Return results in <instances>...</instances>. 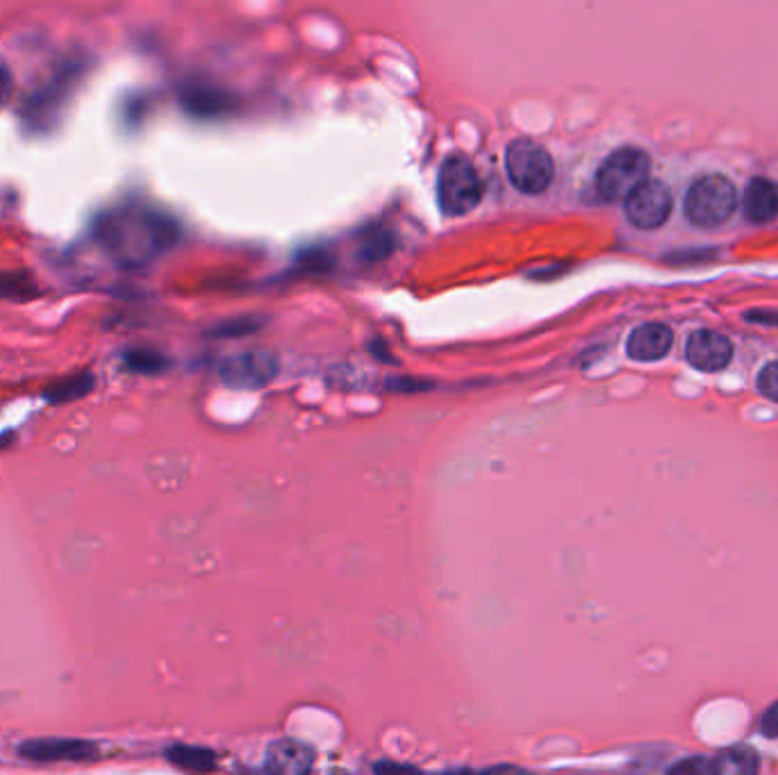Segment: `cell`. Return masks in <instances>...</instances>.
<instances>
[{
    "label": "cell",
    "instance_id": "1",
    "mask_svg": "<svg viewBox=\"0 0 778 775\" xmlns=\"http://www.w3.org/2000/svg\"><path fill=\"white\" fill-rule=\"evenodd\" d=\"M181 237L171 216L139 203L103 212L94 223V239L109 260L124 269H139L153 262Z\"/></svg>",
    "mask_w": 778,
    "mask_h": 775
},
{
    "label": "cell",
    "instance_id": "2",
    "mask_svg": "<svg viewBox=\"0 0 778 775\" xmlns=\"http://www.w3.org/2000/svg\"><path fill=\"white\" fill-rule=\"evenodd\" d=\"M86 73L84 62L71 60L57 67L55 73L25 98L21 107L23 128L33 134H48L62 124L65 114Z\"/></svg>",
    "mask_w": 778,
    "mask_h": 775
},
{
    "label": "cell",
    "instance_id": "3",
    "mask_svg": "<svg viewBox=\"0 0 778 775\" xmlns=\"http://www.w3.org/2000/svg\"><path fill=\"white\" fill-rule=\"evenodd\" d=\"M738 206V191L724 176H704L692 183L685 196V216L699 227L724 225Z\"/></svg>",
    "mask_w": 778,
    "mask_h": 775
},
{
    "label": "cell",
    "instance_id": "4",
    "mask_svg": "<svg viewBox=\"0 0 778 775\" xmlns=\"http://www.w3.org/2000/svg\"><path fill=\"white\" fill-rule=\"evenodd\" d=\"M506 174L514 189L535 196L554 183V157L533 139H514L506 151Z\"/></svg>",
    "mask_w": 778,
    "mask_h": 775
},
{
    "label": "cell",
    "instance_id": "5",
    "mask_svg": "<svg viewBox=\"0 0 778 775\" xmlns=\"http://www.w3.org/2000/svg\"><path fill=\"white\" fill-rule=\"evenodd\" d=\"M649 168L651 160L642 149H617L603 160L596 171V191L603 200H608V203L628 198L640 185L647 183Z\"/></svg>",
    "mask_w": 778,
    "mask_h": 775
},
{
    "label": "cell",
    "instance_id": "6",
    "mask_svg": "<svg viewBox=\"0 0 778 775\" xmlns=\"http://www.w3.org/2000/svg\"><path fill=\"white\" fill-rule=\"evenodd\" d=\"M483 198V183L476 166L465 155H451L438 176V200L446 216H465Z\"/></svg>",
    "mask_w": 778,
    "mask_h": 775
},
{
    "label": "cell",
    "instance_id": "7",
    "mask_svg": "<svg viewBox=\"0 0 778 775\" xmlns=\"http://www.w3.org/2000/svg\"><path fill=\"white\" fill-rule=\"evenodd\" d=\"M672 208H674L672 191L660 180H647L645 185H640L636 191H632L624 203L626 219L640 230L660 227L670 219Z\"/></svg>",
    "mask_w": 778,
    "mask_h": 775
},
{
    "label": "cell",
    "instance_id": "8",
    "mask_svg": "<svg viewBox=\"0 0 778 775\" xmlns=\"http://www.w3.org/2000/svg\"><path fill=\"white\" fill-rule=\"evenodd\" d=\"M278 360L267 351H248L230 357L221 366V378L230 389H259L278 376Z\"/></svg>",
    "mask_w": 778,
    "mask_h": 775
},
{
    "label": "cell",
    "instance_id": "9",
    "mask_svg": "<svg viewBox=\"0 0 778 775\" xmlns=\"http://www.w3.org/2000/svg\"><path fill=\"white\" fill-rule=\"evenodd\" d=\"M19 755L31 762H86L98 758V745L86 739L42 737L23 741Z\"/></svg>",
    "mask_w": 778,
    "mask_h": 775
},
{
    "label": "cell",
    "instance_id": "10",
    "mask_svg": "<svg viewBox=\"0 0 778 775\" xmlns=\"http://www.w3.org/2000/svg\"><path fill=\"white\" fill-rule=\"evenodd\" d=\"M687 362L706 373L722 371L733 360V343L729 337L715 330H697L692 332L685 343Z\"/></svg>",
    "mask_w": 778,
    "mask_h": 775
},
{
    "label": "cell",
    "instance_id": "11",
    "mask_svg": "<svg viewBox=\"0 0 778 775\" xmlns=\"http://www.w3.org/2000/svg\"><path fill=\"white\" fill-rule=\"evenodd\" d=\"M314 751L297 739H278L267 749L259 775H310Z\"/></svg>",
    "mask_w": 778,
    "mask_h": 775
},
{
    "label": "cell",
    "instance_id": "12",
    "mask_svg": "<svg viewBox=\"0 0 778 775\" xmlns=\"http://www.w3.org/2000/svg\"><path fill=\"white\" fill-rule=\"evenodd\" d=\"M672 328L665 324H645L628 334L626 353L636 362H658L672 351Z\"/></svg>",
    "mask_w": 778,
    "mask_h": 775
},
{
    "label": "cell",
    "instance_id": "13",
    "mask_svg": "<svg viewBox=\"0 0 778 775\" xmlns=\"http://www.w3.org/2000/svg\"><path fill=\"white\" fill-rule=\"evenodd\" d=\"M744 214L752 223H769L778 216V185L769 178H754L744 191Z\"/></svg>",
    "mask_w": 778,
    "mask_h": 775
},
{
    "label": "cell",
    "instance_id": "14",
    "mask_svg": "<svg viewBox=\"0 0 778 775\" xmlns=\"http://www.w3.org/2000/svg\"><path fill=\"white\" fill-rule=\"evenodd\" d=\"M181 103L183 107L194 114V117H217L225 107H228V98L208 87V84H198V82H189L181 90Z\"/></svg>",
    "mask_w": 778,
    "mask_h": 775
},
{
    "label": "cell",
    "instance_id": "15",
    "mask_svg": "<svg viewBox=\"0 0 778 775\" xmlns=\"http://www.w3.org/2000/svg\"><path fill=\"white\" fill-rule=\"evenodd\" d=\"M166 760L189 773H212L217 768V753L204 745H189V743H173L166 749Z\"/></svg>",
    "mask_w": 778,
    "mask_h": 775
},
{
    "label": "cell",
    "instance_id": "16",
    "mask_svg": "<svg viewBox=\"0 0 778 775\" xmlns=\"http://www.w3.org/2000/svg\"><path fill=\"white\" fill-rule=\"evenodd\" d=\"M717 775H758L760 758L748 745H733L715 758Z\"/></svg>",
    "mask_w": 778,
    "mask_h": 775
},
{
    "label": "cell",
    "instance_id": "17",
    "mask_svg": "<svg viewBox=\"0 0 778 775\" xmlns=\"http://www.w3.org/2000/svg\"><path fill=\"white\" fill-rule=\"evenodd\" d=\"M94 373L92 371H82V373H73V376L53 383L46 391L44 398L53 406H62V403H71V400L84 398L94 389Z\"/></svg>",
    "mask_w": 778,
    "mask_h": 775
},
{
    "label": "cell",
    "instance_id": "18",
    "mask_svg": "<svg viewBox=\"0 0 778 775\" xmlns=\"http://www.w3.org/2000/svg\"><path fill=\"white\" fill-rule=\"evenodd\" d=\"M39 294V282L31 271H0V301L25 303Z\"/></svg>",
    "mask_w": 778,
    "mask_h": 775
},
{
    "label": "cell",
    "instance_id": "19",
    "mask_svg": "<svg viewBox=\"0 0 778 775\" xmlns=\"http://www.w3.org/2000/svg\"><path fill=\"white\" fill-rule=\"evenodd\" d=\"M126 368L132 373H143V376H153L166 368V357L153 349H132L124 355Z\"/></svg>",
    "mask_w": 778,
    "mask_h": 775
},
{
    "label": "cell",
    "instance_id": "20",
    "mask_svg": "<svg viewBox=\"0 0 778 775\" xmlns=\"http://www.w3.org/2000/svg\"><path fill=\"white\" fill-rule=\"evenodd\" d=\"M667 775H717V768H715V760L704 758V755H695V758L678 760L667 771Z\"/></svg>",
    "mask_w": 778,
    "mask_h": 775
},
{
    "label": "cell",
    "instance_id": "21",
    "mask_svg": "<svg viewBox=\"0 0 778 775\" xmlns=\"http://www.w3.org/2000/svg\"><path fill=\"white\" fill-rule=\"evenodd\" d=\"M758 391L778 403V362L767 364L760 373H758Z\"/></svg>",
    "mask_w": 778,
    "mask_h": 775
},
{
    "label": "cell",
    "instance_id": "22",
    "mask_svg": "<svg viewBox=\"0 0 778 775\" xmlns=\"http://www.w3.org/2000/svg\"><path fill=\"white\" fill-rule=\"evenodd\" d=\"M373 775H421V771L413 764L381 760V762L373 764Z\"/></svg>",
    "mask_w": 778,
    "mask_h": 775
},
{
    "label": "cell",
    "instance_id": "23",
    "mask_svg": "<svg viewBox=\"0 0 778 775\" xmlns=\"http://www.w3.org/2000/svg\"><path fill=\"white\" fill-rule=\"evenodd\" d=\"M758 730L767 739H778V701H774L763 714L758 721Z\"/></svg>",
    "mask_w": 778,
    "mask_h": 775
},
{
    "label": "cell",
    "instance_id": "24",
    "mask_svg": "<svg viewBox=\"0 0 778 775\" xmlns=\"http://www.w3.org/2000/svg\"><path fill=\"white\" fill-rule=\"evenodd\" d=\"M12 90H14L12 73L8 67L0 64V107H3L12 98Z\"/></svg>",
    "mask_w": 778,
    "mask_h": 775
},
{
    "label": "cell",
    "instance_id": "25",
    "mask_svg": "<svg viewBox=\"0 0 778 775\" xmlns=\"http://www.w3.org/2000/svg\"><path fill=\"white\" fill-rule=\"evenodd\" d=\"M478 775H533V773L522 766H514V764H497V766L483 768Z\"/></svg>",
    "mask_w": 778,
    "mask_h": 775
},
{
    "label": "cell",
    "instance_id": "26",
    "mask_svg": "<svg viewBox=\"0 0 778 775\" xmlns=\"http://www.w3.org/2000/svg\"><path fill=\"white\" fill-rule=\"evenodd\" d=\"M748 319H752V321H760V324H778V314L754 312V314H748Z\"/></svg>",
    "mask_w": 778,
    "mask_h": 775
},
{
    "label": "cell",
    "instance_id": "27",
    "mask_svg": "<svg viewBox=\"0 0 778 775\" xmlns=\"http://www.w3.org/2000/svg\"><path fill=\"white\" fill-rule=\"evenodd\" d=\"M436 775H476V773L469 771V768H453V771H442V773H436Z\"/></svg>",
    "mask_w": 778,
    "mask_h": 775
}]
</instances>
